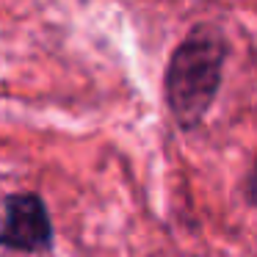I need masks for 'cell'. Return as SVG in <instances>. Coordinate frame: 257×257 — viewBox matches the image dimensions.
Listing matches in <instances>:
<instances>
[{
	"mask_svg": "<svg viewBox=\"0 0 257 257\" xmlns=\"http://www.w3.org/2000/svg\"><path fill=\"white\" fill-rule=\"evenodd\" d=\"M246 194H249V199L257 205V161H254V169H251V174H249V185H246Z\"/></svg>",
	"mask_w": 257,
	"mask_h": 257,
	"instance_id": "3",
	"label": "cell"
},
{
	"mask_svg": "<svg viewBox=\"0 0 257 257\" xmlns=\"http://www.w3.org/2000/svg\"><path fill=\"white\" fill-rule=\"evenodd\" d=\"M224 45L213 31H194L177 47L166 72V100L183 127H196L221 86Z\"/></svg>",
	"mask_w": 257,
	"mask_h": 257,
	"instance_id": "1",
	"label": "cell"
},
{
	"mask_svg": "<svg viewBox=\"0 0 257 257\" xmlns=\"http://www.w3.org/2000/svg\"><path fill=\"white\" fill-rule=\"evenodd\" d=\"M0 243L17 251H42L53 243L50 216L39 196L17 194L6 199L0 221Z\"/></svg>",
	"mask_w": 257,
	"mask_h": 257,
	"instance_id": "2",
	"label": "cell"
}]
</instances>
